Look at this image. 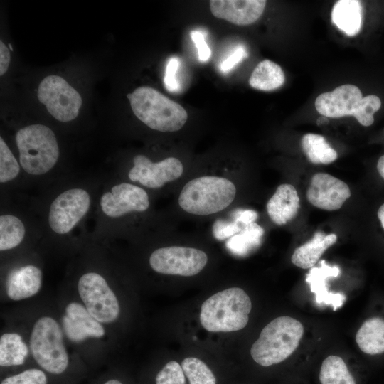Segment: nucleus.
Returning a JSON list of instances; mask_svg holds the SVG:
<instances>
[{"instance_id": "41", "label": "nucleus", "mask_w": 384, "mask_h": 384, "mask_svg": "<svg viewBox=\"0 0 384 384\" xmlns=\"http://www.w3.org/2000/svg\"><path fill=\"white\" fill-rule=\"evenodd\" d=\"M104 384H122L121 382H119V380H110L108 381H107Z\"/></svg>"}, {"instance_id": "25", "label": "nucleus", "mask_w": 384, "mask_h": 384, "mask_svg": "<svg viewBox=\"0 0 384 384\" xmlns=\"http://www.w3.org/2000/svg\"><path fill=\"white\" fill-rule=\"evenodd\" d=\"M264 233V229L256 223L245 225L239 233L228 238L226 247L235 255H247L260 246Z\"/></svg>"}, {"instance_id": "15", "label": "nucleus", "mask_w": 384, "mask_h": 384, "mask_svg": "<svg viewBox=\"0 0 384 384\" xmlns=\"http://www.w3.org/2000/svg\"><path fill=\"white\" fill-rule=\"evenodd\" d=\"M265 0H211L210 11L214 16L238 26L256 21L262 14Z\"/></svg>"}, {"instance_id": "31", "label": "nucleus", "mask_w": 384, "mask_h": 384, "mask_svg": "<svg viewBox=\"0 0 384 384\" xmlns=\"http://www.w3.org/2000/svg\"><path fill=\"white\" fill-rule=\"evenodd\" d=\"M156 384H185V375L179 363L168 362L156 375Z\"/></svg>"}, {"instance_id": "17", "label": "nucleus", "mask_w": 384, "mask_h": 384, "mask_svg": "<svg viewBox=\"0 0 384 384\" xmlns=\"http://www.w3.org/2000/svg\"><path fill=\"white\" fill-rule=\"evenodd\" d=\"M341 273L337 265L330 266L322 260L319 267H311L306 276V282L310 287L311 292L314 293L318 304L331 306L334 311L341 307L345 302L346 296L340 292H329L326 287L330 278L338 277Z\"/></svg>"}, {"instance_id": "37", "label": "nucleus", "mask_w": 384, "mask_h": 384, "mask_svg": "<svg viewBox=\"0 0 384 384\" xmlns=\"http://www.w3.org/2000/svg\"><path fill=\"white\" fill-rule=\"evenodd\" d=\"M232 217L233 218V221L245 226L255 223L258 218V214L254 210L238 209L232 213Z\"/></svg>"}, {"instance_id": "5", "label": "nucleus", "mask_w": 384, "mask_h": 384, "mask_svg": "<svg viewBox=\"0 0 384 384\" xmlns=\"http://www.w3.org/2000/svg\"><path fill=\"white\" fill-rule=\"evenodd\" d=\"M22 168L32 175H41L50 170L58 161L59 148L53 132L43 124H32L19 129L16 134Z\"/></svg>"}, {"instance_id": "42", "label": "nucleus", "mask_w": 384, "mask_h": 384, "mask_svg": "<svg viewBox=\"0 0 384 384\" xmlns=\"http://www.w3.org/2000/svg\"><path fill=\"white\" fill-rule=\"evenodd\" d=\"M9 48H10V50H13V48H12V46H11V44H9Z\"/></svg>"}, {"instance_id": "10", "label": "nucleus", "mask_w": 384, "mask_h": 384, "mask_svg": "<svg viewBox=\"0 0 384 384\" xmlns=\"http://www.w3.org/2000/svg\"><path fill=\"white\" fill-rule=\"evenodd\" d=\"M90 205L88 193L81 188L67 190L52 203L48 214V223L56 233L70 232L87 213Z\"/></svg>"}, {"instance_id": "14", "label": "nucleus", "mask_w": 384, "mask_h": 384, "mask_svg": "<svg viewBox=\"0 0 384 384\" xmlns=\"http://www.w3.org/2000/svg\"><path fill=\"white\" fill-rule=\"evenodd\" d=\"M350 196L348 186L326 173L315 174L306 191V198L311 205L329 211L341 208Z\"/></svg>"}, {"instance_id": "6", "label": "nucleus", "mask_w": 384, "mask_h": 384, "mask_svg": "<svg viewBox=\"0 0 384 384\" xmlns=\"http://www.w3.org/2000/svg\"><path fill=\"white\" fill-rule=\"evenodd\" d=\"M29 343L35 361L46 371L60 374L67 368L68 356L61 330L53 318L43 316L36 322Z\"/></svg>"}, {"instance_id": "7", "label": "nucleus", "mask_w": 384, "mask_h": 384, "mask_svg": "<svg viewBox=\"0 0 384 384\" xmlns=\"http://www.w3.org/2000/svg\"><path fill=\"white\" fill-rule=\"evenodd\" d=\"M37 95L48 112L57 120L63 122L76 118L82 105L79 92L58 75L46 77L38 86Z\"/></svg>"}, {"instance_id": "21", "label": "nucleus", "mask_w": 384, "mask_h": 384, "mask_svg": "<svg viewBox=\"0 0 384 384\" xmlns=\"http://www.w3.org/2000/svg\"><path fill=\"white\" fill-rule=\"evenodd\" d=\"M332 22L348 36L356 35L361 28L362 6L356 0H340L331 11Z\"/></svg>"}, {"instance_id": "8", "label": "nucleus", "mask_w": 384, "mask_h": 384, "mask_svg": "<svg viewBox=\"0 0 384 384\" xmlns=\"http://www.w3.org/2000/svg\"><path fill=\"white\" fill-rule=\"evenodd\" d=\"M78 292L89 313L100 323H110L119 314L118 300L105 279L99 274L88 272L79 279Z\"/></svg>"}, {"instance_id": "9", "label": "nucleus", "mask_w": 384, "mask_h": 384, "mask_svg": "<svg viewBox=\"0 0 384 384\" xmlns=\"http://www.w3.org/2000/svg\"><path fill=\"white\" fill-rule=\"evenodd\" d=\"M208 261L206 254L193 247L171 246L154 251L149 257L151 267L164 274L191 277L198 274Z\"/></svg>"}, {"instance_id": "1", "label": "nucleus", "mask_w": 384, "mask_h": 384, "mask_svg": "<svg viewBox=\"0 0 384 384\" xmlns=\"http://www.w3.org/2000/svg\"><path fill=\"white\" fill-rule=\"evenodd\" d=\"M252 302L241 288L232 287L219 292L201 306L200 321L210 332H230L242 329L249 321Z\"/></svg>"}, {"instance_id": "35", "label": "nucleus", "mask_w": 384, "mask_h": 384, "mask_svg": "<svg viewBox=\"0 0 384 384\" xmlns=\"http://www.w3.org/2000/svg\"><path fill=\"white\" fill-rule=\"evenodd\" d=\"M191 38L198 50V60L201 62L208 61L211 55V50L205 41L203 34L199 31H192Z\"/></svg>"}, {"instance_id": "13", "label": "nucleus", "mask_w": 384, "mask_h": 384, "mask_svg": "<svg viewBox=\"0 0 384 384\" xmlns=\"http://www.w3.org/2000/svg\"><path fill=\"white\" fill-rule=\"evenodd\" d=\"M100 206L106 215L118 218L132 211H145L149 206V200L143 188L122 183L102 196Z\"/></svg>"}, {"instance_id": "26", "label": "nucleus", "mask_w": 384, "mask_h": 384, "mask_svg": "<svg viewBox=\"0 0 384 384\" xmlns=\"http://www.w3.org/2000/svg\"><path fill=\"white\" fill-rule=\"evenodd\" d=\"M28 348L21 336L14 333H6L0 338V365L7 367L24 363Z\"/></svg>"}, {"instance_id": "30", "label": "nucleus", "mask_w": 384, "mask_h": 384, "mask_svg": "<svg viewBox=\"0 0 384 384\" xmlns=\"http://www.w3.org/2000/svg\"><path fill=\"white\" fill-rule=\"evenodd\" d=\"M20 166L8 146L0 137V182L6 183L15 178Z\"/></svg>"}, {"instance_id": "3", "label": "nucleus", "mask_w": 384, "mask_h": 384, "mask_svg": "<svg viewBox=\"0 0 384 384\" xmlns=\"http://www.w3.org/2000/svg\"><path fill=\"white\" fill-rule=\"evenodd\" d=\"M303 334L300 321L287 316L277 317L262 329L251 347V356L265 367L281 363L297 349Z\"/></svg>"}, {"instance_id": "18", "label": "nucleus", "mask_w": 384, "mask_h": 384, "mask_svg": "<svg viewBox=\"0 0 384 384\" xmlns=\"http://www.w3.org/2000/svg\"><path fill=\"white\" fill-rule=\"evenodd\" d=\"M299 197L291 184L279 185L267 203V211L272 221L278 225L292 220L299 209Z\"/></svg>"}, {"instance_id": "22", "label": "nucleus", "mask_w": 384, "mask_h": 384, "mask_svg": "<svg viewBox=\"0 0 384 384\" xmlns=\"http://www.w3.org/2000/svg\"><path fill=\"white\" fill-rule=\"evenodd\" d=\"M358 346L364 353L374 356L384 353V319L375 316L366 320L356 335Z\"/></svg>"}, {"instance_id": "24", "label": "nucleus", "mask_w": 384, "mask_h": 384, "mask_svg": "<svg viewBox=\"0 0 384 384\" xmlns=\"http://www.w3.org/2000/svg\"><path fill=\"white\" fill-rule=\"evenodd\" d=\"M301 146L308 159L315 164H329L337 159V153L317 134L308 133L301 139Z\"/></svg>"}, {"instance_id": "38", "label": "nucleus", "mask_w": 384, "mask_h": 384, "mask_svg": "<svg viewBox=\"0 0 384 384\" xmlns=\"http://www.w3.org/2000/svg\"><path fill=\"white\" fill-rule=\"evenodd\" d=\"M10 51L7 46L0 41V75H3L8 70L10 63Z\"/></svg>"}, {"instance_id": "39", "label": "nucleus", "mask_w": 384, "mask_h": 384, "mask_svg": "<svg viewBox=\"0 0 384 384\" xmlns=\"http://www.w3.org/2000/svg\"><path fill=\"white\" fill-rule=\"evenodd\" d=\"M377 170L380 176L384 179V155L381 156L378 161Z\"/></svg>"}, {"instance_id": "33", "label": "nucleus", "mask_w": 384, "mask_h": 384, "mask_svg": "<svg viewBox=\"0 0 384 384\" xmlns=\"http://www.w3.org/2000/svg\"><path fill=\"white\" fill-rule=\"evenodd\" d=\"M240 225L235 221L218 219L213 225V236L218 240L230 238L241 231L242 228Z\"/></svg>"}, {"instance_id": "23", "label": "nucleus", "mask_w": 384, "mask_h": 384, "mask_svg": "<svg viewBox=\"0 0 384 384\" xmlns=\"http://www.w3.org/2000/svg\"><path fill=\"white\" fill-rule=\"evenodd\" d=\"M284 80V74L281 67L266 59L255 67L249 79V84L256 90L271 91L280 87Z\"/></svg>"}, {"instance_id": "2", "label": "nucleus", "mask_w": 384, "mask_h": 384, "mask_svg": "<svg viewBox=\"0 0 384 384\" xmlns=\"http://www.w3.org/2000/svg\"><path fill=\"white\" fill-rule=\"evenodd\" d=\"M127 98L135 116L152 129L176 132L186 122V110L151 87H137Z\"/></svg>"}, {"instance_id": "40", "label": "nucleus", "mask_w": 384, "mask_h": 384, "mask_svg": "<svg viewBox=\"0 0 384 384\" xmlns=\"http://www.w3.org/2000/svg\"><path fill=\"white\" fill-rule=\"evenodd\" d=\"M378 217L384 229V203L379 208L378 210Z\"/></svg>"}, {"instance_id": "19", "label": "nucleus", "mask_w": 384, "mask_h": 384, "mask_svg": "<svg viewBox=\"0 0 384 384\" xmlns=\"http://www.w3.org/2000/svg\"><path fill=\"white\" fill-rule=\"evenodd\" d=\"M42 284V272L34 265H26L12 270L6 280V293L14 301L36 294Z\"/></svg>"}, {"instance_id": "29", "label": "nucleus", "mask_w": 384, "mask_h": 384, "mask_svg": "<svg viewBox=\"0 0 384 384\" xmlns=\"http://www.w3.org/2000/svg\"><path fill=\"white\" fill-rule=\"evenodd\" d=\"M181 368L189 384H216L214 374L199 358H186L181 363Z\"/></svg>"}, {"instance_id": "27", "label": "nucleus", "mask_w": 384, "mask_h": 384, "mask_svg": "<svg viewBox=\"0 0 384 384\" xmlns=\"http://www.w3.org/2000/svg\"><path fill=\"white\" fill-rule=\"evenodd\" d=\"M319 380L321 384H356L344 361L336 356H329L324 360Z\"/></svg>"}, {"instance_id": "12", "label": "nucleus", "mask_w": 384, "mask_h": 384, "mask_svg": "<svg viewBox=\"0 0 384 384\" xmlns=\"http://www.w3.org/2000/svg\"><path fill=\"white\" fill-rule=\"evenodd\" d=\"M133 163L129 178L150 188L162 187L166 183L178 178L183 171L182 163L175 157H168L154 163L139 154L134 157Z\"/></svg>"}, {"instance_id": "28", "label": "nucleus", "mask_w": 384, "mask_h": 384, "mask_svg": "<svg viewBox=\"0 0 384 384\" xmlns=\"http://www.w3.org/2000/svg\"><path fill=\"white\" fill-rule=\"evenodd\" d=\"M25 227L17 217L6 214L0 217V250L12 249L18 245L25 235Z\"/></svg>"}, {"instance_id": "34", "label": "nucleus", "mask_w": 384, "mask_h": 384, "mask_svg": "<svg viewBox=\"0 0 384 384\" xmlns=\"http://www.w3.org/2000/svg\"><path fill=\"white\" fill-rule=\"evenodd\" d=\"M179 61L176 58H171L168 61L164 78V83L166 90L171 92H178L180 90V85L176 79Z\"/></svg>"}, {"instance_id": "11", "label": "nucleus", "mask_w": 384, "mask_h": 384, "mask_svg": "<svg viewBox=\"0 0 384 384\" xmlns=\"http://www.w3.org/2000/svg\"><path fill=\"white\" fill-rule=\"evenodd\" d=\"M364 101L358 87L346 84L319 95L316 99L315 107L325 117L353 116L361 124Z\"/></svg>"}, {"instance_id": "32", "label": "nucleus", "mask_w": 384, "mask_h": 384, "mask_svg": "<svg viewBox=\"0 0 384 384\" xmlns=\"http://www.w3.org/2000/svg\"><path fill=\"white\" fill-rule=\"evenodd\" d=\"M45 373L38 369H28L4 379L1 384H46Z\"/></svg>"}, {"instance_id": "36", "label": "nucleus", "mask_w": 384, "mask_h": 384, "mask_svg": "<svg viewBox=\"0 0 384 384\" xmlns=\"http://www.w3.org/2000/svg\"><path fill=\"white\" fill-rule=\"evenodd\" d=\"M248 56L246 49L240 46L236 48L233 53L220 64V70L223 73H227L231 70L236 64L240 62L242 59Z\"/></svg>"}, {"instance_id": "20", "label": "nucleus", "mask_w": 384, "mask_h": 384, "mask_svg": "<svg viewBox=\"0 0 384 384\" xmlns=\"http://www.w3.org/2000/svg\"><path fill=\"white\" fill-rule=\"evenodd\" d=\"M336 240L337 235L334 233L325 235L321 231H317L310 240L295 249L291 261L302 269L314 267L324 252Z\"/></svg>"}, {"instance_id": "4", "label": "nucleus", "mask_w": 384, "mask_h": 384, "mask_svg": "<svg viewBox=\"0 0 384 384\" xmlns=\"http://www.w3.org/2000/svg\"><path fill=\"white\" fill-rule=\"evenodd\" d=\"M235 195V186L228 178L203 176L189 181L183 186L178 204L187 213L207 215L226 208Z\"/></svg>"}, {"instance_id": "16", "label": "nucleus", "mask_w": 384, "mask_h": 384, "mask_svg": "<svg viewBox=\"0 0 384 384\" xmlns=\"http://www.w3.org/2000/svg\"><path fill=\"white\" fill-rule=\"evenodd\" d=\"M63 326L67 337L79 342L88 337L100 338L104 336L103 326L78 302L70 303L63 317Z\"/></svg>"}]
</instances>
